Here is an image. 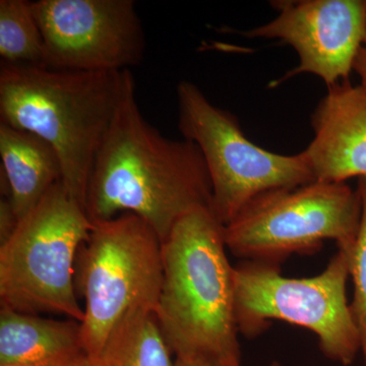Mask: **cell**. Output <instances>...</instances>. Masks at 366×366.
Segmentation results:
<instances>
[{
  "label": "cell",
  "instance_id": "6da1fadb",
  "mask_svg": "<svg viewBox=\"0 0 366 366\" xmlns=\"http://www.w3.org/2000/svg\"><path fill=\"white\" fill-rule=\"evenodd\" d=\"M211 204V180L199 147L168 139L144 119L129 69L117 114L92 169L86 215L95 224L134 214L162 242L183 216Z\"/></svg>",
  "mask_w": 366,
  "mask_h": 366
},
{
  "label": "cell",
  "instance_id": "7a4b0ae2",
  "mask_svg": "<svg viewBox=\"0 0 366 366\" xmlns=\"http://www.w3.org/2000/svg\"><path fill=\"white\" fill-rule=\"evenodd\" d=\"M127 71L0 67V122L32 132L52 147L62 184L84 208L94 162L124 95Z\"/></svg>",
  "mask_w": 366,
  "mask_h": 366
},
{
  "label": "cell",
  "instance_id": "3957f363",
  "mask_svg": "<svg viewBox=\"0 0 366 366\" xmlns=\"http://www.w3.org/2000/svg\"><path fill=\"white\" fill-rule=\"evenodd\" d=\"M224 225L211 208L190 212L162 242L159 326L177 356L242 360L235 314L234 267Z\"/></svg>",
  "mask_w": 366,
  "mask_h": 366
},
{
  "label": "cell",
  "instance_id": "277c9868",
  "mask_svg": "<svg viewBox=\"0 0 366 366\" xmlns=\"http://www.w3.org/2000/svg\"><path fill=\"white\" fill-rule=\"evenodd\" d=\"M94 223L86 209L55 184L0 245L2 307L38 315L54 312L83 322L76 295V262Z\"/></svg>",
  "mask_w": 366,
  "mask_h": 366
},
{
  "label": "cell",
  "instance_id": "5b68a950",
  "mask_svg": "<svg viewBox=\"0 0 366 366\" xmlns=\"http://www.w3.org/2000/svg\"><path fill=\"white\" fill-rule=\"evenodd\" d=\"M78 257L86 301L81 335L93 363L127 320L155 312L163 281L162 242L146 221L124 213L94 224Z\"/></svg>",
  "mask_w": 366,
  "mask_h": 366
},
{
  "label": "cell",
  "instance_id": "8992f818",
  "mask_svg": "<svg viewBox=\"0 0 366 366\" xmlns=\"http://www.w3.org/2000/svg\"><path fill=\"white\" fill-rule=\"evenodd\" d=\"M349 278L348 255L342 250L312 278H286L280 266L243 261L234 267L238 330L254 337L271 320H283L310 330L325 356L350 365L361 351V337L347 300Z\"/></svg>",
  "mask_w": 366,
  "mask_h": 366
},
{
  "label": "cell",
  "instance_id": "52a82bcc",
  "mask_svg": "<svg viewBox=\"0 0 366 366\" xmlns=\"http://www.w3.org/2000/svg\"><path fill=\"white\" fill-rule=\"evenodd\" d=\"M358 189L315 182L254 199L224 226L226 247L244 261L280 266L291 254H314L326 240L350 254L361 220Z\"/></svg>",
  "mask_w": 366,
  "mask_h": 366
},
{
  "label": "cell",
  "instance_id": "ba28073f",
  "mask_svg": "<svg viewBox=\"0 0 366 366\" xmlns=\"http://www.w3.org/2000/svg\"><path fill=\"white\" fill-rule=\"evenodd\" d=\"M177 94L178 129L203 155L211 180V209L224 226L262 194L315 182L300 154L280 155L252 143L237 118L212 104L194 84L180 81Z\"/></svg>",
  "mask_w": 366,
  "mask_h": 366
},
{
  "label": "cell",
  "instance_id": "9c48e42d",
  "mask_svg": "<svg viewBox=\"0 0 366 366\" xmlns=\"http://www.w3.org/2000/svg\"><path fill=\"white\" fill-rule=\"evenodd\" d=\"M43 67L122 71L143 61L144 34L134 0H38Z\"/></svg>",
  "mask_w": 366,
  "mask_h": 366
},
{
  "label": "cell",
  "instance_id": "30bf717a",
  "mask_svg": "<svg viewBox=\"0 0 366 366\" xmlns=\"http://www.w3.org/2000/svg\"><path fill=\"white\" fill-rule=\"evenodd\" d=\"M278 16L266 25L238 34L279 39L295 48L300 66L272 86L300 74H312L327 88L349 79L366 30V0H280Z\"/></svg>",
  "mask_w": 366,
  "mask_h": 366
},
{
  "label": "cell",
  "instance_id": "8fae6325",
  "mask_svg": "<svg viewBox=\"0 0 366 366\" xmlns=\"http://www.w3.org/2000/svg\"><path fill=\"white\" fill-rule=\"evenodd\" d=\"M314 139L301 152L315 180L366 177V91L349 79L327 88L312 115Z\"/></svg>",
  "mask_w": 366,
  "mask_h": 366
},
{
  "label": "cell",
  "instance_id": "7c38bea8",
  "mask_svg": "<svg viewBox=\"0 0 366 366\" xmlns=\"http://www.w3.org/2000/svg\"><path fill=\"white\" fill-rule=\"evenodd\" d=\"M0 366H92L81 322L1 307Z\"/></svg>",
  "mask_w": 366,
  "mask_h": 366
},
{
  "label": "cell",
  "instance_id": "4fadbf2b",
  "mask_svg": "<svg viewBox=\"0 0 366 366\" xmlns=\"http://www.w3.org/2000/svg\"><path fill=\"white\" fill-rule=\"evenodd\" d=\"M0 175L9 187L7 199L21 221L61 182L59 158L44 139L4 122H0Z\"/></svg>",
  "mask_w": 366,
  "mask_h": 366
},
{
  "label": "cell",
  "instance_id": "5bb4252c",
  "mask_svg": "<svg viewBox=\"0 0 366 366\" xmlns=\"http://www.w3.org/2000/svg\"><path fill=\"white\" fill-rule=\"evenodd\" d=\"M154 312L132 317L112 335L92 366H175Z\"/></svg>",
  "mask_w": 366,
  "mask_h": 366
},
{
  "label": "cell",
  "instance_id": "9a60e30c",
  "mask_svg": "<svg viewBox=\"0 0 366 366\" xmlns=\"http://www.w3.org/2000/svg\"><path fill=\"white\" fill-rule=\"evenodd\" d=\"M0 56L2 64L43 67L44 42L32 2L0 1Z\"/></svg>",
  "mask_w": 366,
  "mask_h": 366
},
{
  "label": "cell",
  "instance_id": "2e32d148",
  "mask_svg": "<svg viewBox=\"0 0 366 366\" xmlns=\"http://www.w3.org/2000/svg\"><path fill=\"white\" fill-rule=\"evenodd\" d=\"M361 197V220L353 249L348 254L349 274L353 282V300L351 301L354 320L360 330L361 352L366 366V177L358 179Z\"/></svg>",
  "mask_w": 366,
  "mask_h": 366
},
{
  "label": "cell",
  "instance_id": "e0dca14e",
  "mask_svg": "<svg viewBox=\"0 0 366 366\" xmlns=\"http://www.w3.org/2000/svg\"><path fill=\"white\" fill-rule=\"evenodd\" d=\"M18 217L14 214L11 202L7 197L0 199V245L4 244L14 234L19 225Z\"/></svg>",
  "mask_w": 366,
  "mask_h": 366
},
{
  "label": "cell",
  "instance_id": "ac0fdd59",
  "mask_svg": "<svg viewBox=\"0 0 366 366\" xmlns=\"http://www.w3.org/2000/svg\"><path fill=\"white\" fill-rule=\"evenodd\" d=\"M175 366H242V361L201 356H177Z\"/></svg>",
  "mask_w": 366,
  "mask_h": 366
},
{
  "label": "cell",
  "instance_id": "d6986e66",
  "mask_svg": "<svg viewBox=\"0 0 366 366\" xmlns=\"http://www.w3.org/2000/svg\"><path fill=\"white\" fill-rule=\"evenodd\" d=\"M353 71L360 76V85L366 91V30L362 44L358 50L355 60H354Z\"/></svg>",
  "mask_w": 366,
  "mask_h": 366
},
{
  "label": "cell",
  "instance_id": "ffe728a7",
  "mask_svg": "<svg viewBox=\"0 0 366 366\" xmlns=\"http://www.w3.org/2000/svg\"><path fill=\"white\" fill-rule=\"evenodd\" d=\"M269 366H281V365H279L278 362H276V361H274V362L272 363V365Z\"/></svg>",
  "mask_w": 366,
  "mask_h": 366
}]
</instances>
